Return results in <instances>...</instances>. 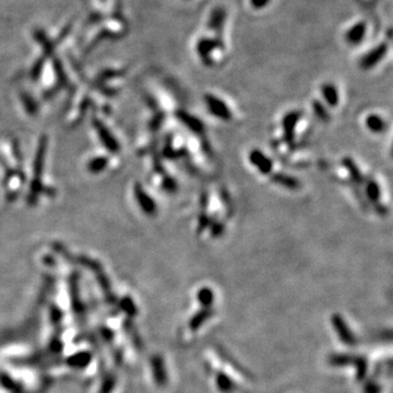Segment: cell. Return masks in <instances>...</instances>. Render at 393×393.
<instances>
[{
	"label": "cell",
	"instance_id": "484cf974",
	"mask_svg": "<svg viewBox=\"0 0 393 393\" xmlns=\"http://www.w3.org/2000/svg\"><path fill=\"white\" fill-rule=\"evenodd\" d=\"M154 371H155V377L161 383H164L165 381V376H164V368L163 364H162L161 360H157L154 364Z\"/></svg>",
	"mask_w": 393,
	"mask_h": 393
},
{
	"label": "cell",
	"instance_id": "44dd1931",
	"mask_svg": "<svg viewBox=\"0 0 393 393\" xmlns=\"http://www.w3.org/2000/svg\"><path fill=\"white\" fill-rule=\"evenodd\" d=\"M356 356L349 355V354H333L329 358V363L333 366H348V365H354Z\"/></svg>",
	"mask_w": 393,
	"mask_h": 393
},
{
	"label": "cell",
	"instance_id": "6da1fadb",
	"mask_svg": "<svg viewBox=\"0 0 393 393\" xmlns=\"http://www.w3.org/2000/svg\"><path fill=\"white\" fill-rule=\"evenodd\" d=\"M224 48V40L218 39L216 37L203 36L198 39L196 44V50L198 54L199 58L206 66H210L213 59L212 55L216 50H221Z\"/></svg>",
	"mask_w": 393,
	"mask_h": 393
},
{
	"label": "cell",
	"instance_id": "7a4b0ae2",
	"mask_svg": "<svg viewBox=\"0 0 393 393\" xmlns=\"http://www.w3.org/2000/svg\"><path fill=\"white\" fill-rule=\"evenodd\" d=\"M389 45L386 42H383L378 44L377 46H375L374 48H372L369 51L364 55L361 59V67L365 70H369L374 67H376L378 63L383 60L387 53H388Z\"/></svg>",
	"mask_w": 393,
	"mask_h": 393
},
{
	"label": "cell",
	"instance_id": "cb8c5ba5",
	"mask_svg": "<svg viewBox=\"0 0 393 393\" xmlns=\"http://www.w3.org/2000/svg\"><path fill=\"white\" fill-rule=\"evenodd\" d=\"M210 226V218H209V215L206 214V213H204V212H202L201 214H200V216H199V219H198V232L200 233V232H203V230L206 228V227H209Z\"/></svg>",
	"mask_w": 393,
	"mask_h": 393
},
{
	"label": "cell",
	"instance_id": "83f0119b",
	"mask_svg": "<svg viewBox=\"0 0 393 393\" xmlns=\"http://www.w3.org/2000/svg\"><path fill=\"white\" fill-rule=\"evenodd\" d=\"M270 2L271 0H249V4L255 10H261L267 7Z\"/></svg>",
	"mask_w": 393,
	"mask_h": 393
},
{
	"label": "cell",
	"instance_id": "3957f363",
	"mask_svg": "<svg viewBox=\"0 0 393 393\" xmlns=\"http://www.w3.org/2000/svg\"><path fill=\"white\" fill-rule=\"evenodd\" d=\"M227 12L223 7H215L211 11L209 20H207V28L215 33L216 38L223 40L224 26L226 23Z\"/></svg>",
	"mask_w": 393,
	"mask_h": 393
},
{
	"label": "cell",
	"instance_id": "e0dca14e",
	"mask_svg": "<svg viewBox=\"0 0 393 393\" xmlns=\"http://www.w3.org/2000/svg\"><path fill=\"white\" fill-rule=\"evenodd\" d=\"M214 314V311H213L211 308H202L201 310H199L198 313H196L192 319L189 321V327L192 330H198V329L203 325V323L209 319V318Z\"/></svg>",
	"mask_w": 393,
	"mask_h": 393
},
{
	"label": "cell",
	"instance_id": "9c48e42d",
	"mask_svg": "<svg viewBox=\"0 0 393 393\" xmlns=\"http://www.w3.org/2000/svg\"><path fill=\"white\" fill-rule=\"evenodd\" d=\"M46 139H42L38 144V150L36 152V159H35V164H34V182L32 185V194L35 195L37 194L38 189V178L40 177V173L43 171V164L45 160V152H46Z\"/></svg>",
	"mask_w": 393,
	"mask_h": 393
},
{
	"label": "cell",
	"instance_id": "d4e9b609",
	"mask_svg": "<svg viewBox=\"0 0 393 393\" xmlns=\"http://www.w3.org/2000/svg\"><path fill=\"white\" fill-rule=\"evenodd\" d=\"M380 386L375 380H368L366 385L364 386V393H380Z\"/></svg>",
	"mask_w": 393,
	"mask_h": 393
},
{
	"label": "cell",
	"instance_id": "30bf717a",
	"mask_svg": "<svg viewBox=\"0 0 393 393\" xmlns=\"http://www.w3.org/2000/svg\"><path fill=\"white\" fill-rule=\"evenodd\" d=\"M176 117L183 125L186 126L189 130H192V132H194V134L201 135L202 132L204 131V126L202 124V121L187 112L177 111Z\"/></svg>",
	"mask_w": 393,
	"mask_h": 393
},
{
	"label": "cell",
	"instance_id": "4fadbf2b",
	"mask_svg": "<svg viewBox=\"0 0 393 393\" xmlns=\"http://www.w3.org/2000/svg\"><path fill=\"white\" fill-rule=\"evenodd\" d=\"M342 164L346 169V171L349 172L352 182L356 185H363L365 183V179H364L362 172L360 169H358V166L356 165L355 161L353 159L350 157H345L342 160Z\"/></svg>",
	"mask_w": 393,
	"mask_h": 393
},
{
	"label": "cell",
	"instance_id": "5b68a950",
	"mask_svg": "<svg viewBox=\"0 0 393 393\" xmlns=\"http://www.w3.org/2000/svg\"><path fill=\"white\" fill-rule=\"evenodd\" d=\"M331 321H332V325L335 329V331H337L339 338L341 339V341L346 345H355L356 344V337L353 334V332L351 331V329L349 328V326L346 325V322L344 321V319L340 315H333L331 318Z\"/></svg>",
	"mask_w": 393,
	"mask_h": 393
},
{
	"label": "cell",
	"instance_id": "7402d4cb",
	"mask_svg": "<svg viewBox=\"0 0 393 393\" xmlns=\"http://www.w3.org/2000/svg\"><path fill=\"white\" fill-rule=\"evenodd\" d=\"M354 366L356 367V378L357 380H364L366 378L367 371H368V363L365 357L356 356Z\"/></svg>",
	"mask_w": 393,
	"mask_h": 393
},
{
	"label": "cell",
	"instance_id": "ba28073f",
	"mask_svg": "<svg viewBox=\"0 0 393 393\" xmlns=\"http://www.w3.org/2000/svg\"><path fill=\"white\" fill-rule=\"evenodd\" d=\"M367 24L366 22L360 21L354 23L353 25L348 28L345 32L344 38L350 45H358L363 42L367 33Z\"/></svg>",
	"mask_w": 393,
	"mask_h": 393
},
{
	"label": "cell",
	"instance_id": "603a6c76",
	"mask_svg": "<svg viewBox=\"0 0 393 393\" xmlns=\"http://www.w3.org/2000/svg\"><path fill=\"white\" fill-rule=\"evenodd\" d=\"M313 109L316 114V116L319 119H321L322 121L330 120V115H329L327 108L320 101H318V100L313 101Z\"/></svg>",
	"mask_w": 393,
	"mask_h": 393
},
{
	"label": "cell",
	"instance_id": "f546056e",
	"mask_svg": "<svg viewBox=\"0 0 393 393\" xmlns=\"http://www.w3.org/2000/svg\"><path fill=\"white\" fill-rule=\"evenodd\" d=\"M163 186H164V188H165V189H169V190H174V188L176 187V185H175V182L173 181V179H171V178H167L166 181L164 182Z\"/></svg>",
	"mask_w": 393,
	"mask_h": 393
},
{
	"label": "cell",
	"instance_id": "7c38bea8",
	"mask_svg": "<svg viewBox=\"0 0 393 393\" xmlns=\"http://www.w3.org/2000/svg\"><path fill=\"white\" fill-rule=\"evenodd\" d=\"M135 195L142 211L146 212L147 214H153L155 210H157V205H155L153 199L146 193V190H144L140 185H137L135 187Z\"/></svg>",
	"mask_w": 393,
	"mask_h": 393
},
{
	"label": "cell",
	"instance_id": "4316f807",
	"mask_svg": "<svg viewBox=\"0 0 393 393\" xmlns=\"http://www.w3.org/2000/svg\"><path fill=\"white\" fill-rule=\"evenodd\" d=\"M106 165V160L104 159H95L90 163L89 167L92 172H100Z\"/></svg>",
	"mask_w": 393,
	"mask_h": 393
},
{
	"label": "cell",
	"instance_id": "f1b7e54d",
	"mask_svg": "<svg viewBox=\"0 0 393 393\" xmlns=\"http://www.w3.org/2000/svg\"><path fill=\"white\" fill-rule=\"evenodd\" d=\"M223 230H224V224L221 222H216L212 225L211 234L213 237H217L223 233Z\"/></svg>",
	"mask_w": 393,
	"mask_h": 393
},
{
	"label": "cell",
	"instance_id": "ac0fdd59",
	"mask_svg": "<svg viewBox=\"0 0 393 393\" xmlns=\"http://www.w3.org/2000/svg\"><path fill=\"white\" fill-rule=\"evenodd\" d=\"M196 299L200 305L203 306V308H211V306L214 302V293L209 287H202L196 293Z\"/></svg>",
	"mask_w": 393,
	"mask_h": 393
},
{
	"label": "cell",
	"instance_id": "9a60e30c",
	"mask_svg": "<svg viewBox=\"0 0 393 393\" xmlns=\"http://www.w3.org/2000/svg\"><path fill=\"white\" fill-rule=\"evenodd\" d=\"M321 94L328 103V105L335 107L339 103V92L335 85L332 83H325L321 85Z\"/></svg>",
	"mask_w": 393,
	"mask_h": 393
},
{
	"label": "cell",
	"instance_id": "2e32d148",
	"mask_svg": "<svg viewBox=\"0 0 393 393\" xmlns=\"http://www.w3.org/2000/svg\"><path fill=\"white\" fill-rule=\"evenodd\" d=\"M215 381L218 390L223 393H233L237 389L234 381L223 372H218L216 374Z\"/></svg>",
	"mask_w": 393,
	"mask_h": 393
},
{
	"label": "cell",
	"instance_id": "d6986e66",
	"mask_svg": "<svg viewBox=\"0 0 393 393\" xmlns=\"http://www.w3.org/2000/svg\"><path fill=\"white\" fill-rule=\"evenodd\" d=\"M366 196L373 203H378L381 196V190L377 182L373 181V179H369L366 182Z\"/></svg>",
	"mask_w": 393,
	"mask_h": 393
},
{
	"label": "cell",
	"instance_id": "277c9868",
	"mask_svg": "<svg viewBox=\"0 0 393 393\" xmlns=\"http://www.w3.org/2000/svg\"><path fill=\"white\" fill-rule=\"evenodd\" d=\"M204 101L207 106V109L211 112L213 116H215L222 120H229L232 118V112L226 103L222 101L221 98L216 97L213 94H205Z\"/></svg>",
	"mask_w": 393,
	"mask_h": 393
},
{
	"label": "cell",
	"instance_id": "5bb4252c",
	"mask_svg": "<svg viewBox=\"0 0 393 393\" xmlns=\"http://www.w3.org/2000/svg\"><path fill=\"white\" fill-rule=\"evenodd\" d=\"M271 181L286 189H297L300 186L298 179L290 175L283 174V173H275V174L271 175Z\"/></svg>",
	"mask_w": 393,
	"mask_h": 393
},
{
	"label": "cell",
	"instance_id": "8fae6325",
	"mask_svg": "<svg viewBox=\"0 0 393 393\" xmlns=\"http://www.w3.org/2000/svg\"><path fill=\"white\" fill-rule=\"evenodd\" d=\"M94 126L97 130L98 137H100L102 143L107 148L108 151H111L113 153L117 152L119 150L118 143L116 142V140H115V138L112 136V134L109 132V130L106 128V127L103 126L101 124V121H98V120L94 121Z\"/></svg>",
	"mask_w": 393,
	"mask_h": 393
},
{
	"label": "cell",
	"instance_id": "8992f818",
	"mask_svg": "<svg viewBox=\"0 0 393 393\" xmlns=\"http://www.w3.org/2000/svg\"><path fill=\"white\" fill-rule=\"evenodd\" d=\"M300 117H302V114L299 112H291L286 114L282 120L283 138H284V141L288 144H291L294 141L295 128H296Z\"/></svg>",
	"mask_w": 393,
	"mask_h": 393
},
{
	"label": "cell",
	"instance_id": "ffe728a7",
	"mask_svg": "<svg viewBox=\"0 0 393 393\" xmlns=\"http://www.w3.org/2000/svg\"><path fill=\"white\" fill-rule=\"evenodd\" d=\"M366 126L369 130L375 132V134H380L386 128L384 119L378 116V115H369L366 118Z\"/></svg>",
	"mask_w": 393,
	"mask_h": 393
},
{
	"label": "cell",
	"instance_id": "52a82bcc",
	"mask_svg": "<svg viewBox=\"0 0 393 393\" xmlns=\"http://www.w3.org/2000/svg\"><path fill=\"white\" fill-rule=\"evenodd\" d=\"M249 161L261 174L269 175L273 170V162L260 150H252L249 154Z\"/></svg>",
	"mask_w": 393,
	"mask_h": 393
}]
</instances>
